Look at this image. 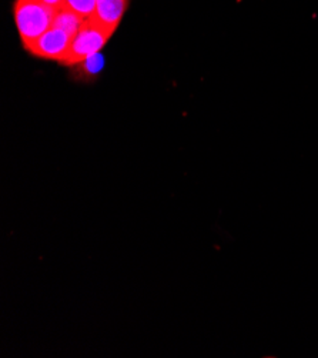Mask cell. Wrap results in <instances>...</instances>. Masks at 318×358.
<instances>
[{
    "label": "cell",
    "mask_w": 318,
    "mask_h": 358,
    "mask_svg": "<svg viewBox=\"0 0 318 358\" xmlns=\"http://www.w3.org/2000/svg\"><path fill=\"white\" fill-rule=\"evenodd\" d=\"M56 9L42 3L41 0H16L13 17L23 48L29 46L43 33L53 27Z\"/></svg>",
    "instance_id": "1"
},
{
    "label": "cell",
    "mask_w": 318,
    "mask_h": 358,
    "mask_svg": "<svg viewBox=\"0 0 318 358\" xmlns=\"http://www.w3.org/2000/svg\"><path fill=\"white\" fill-rule=\"evenodd\" d=\"M112 33L101 29L93 20H86L82 29L72 38L68 52L60 64L66 67H76L82 64L89 57L100 53L112 39Z\"/></svg>",
    "instance_id": "2"
},
{
    "label": "cell",
    "mask_w": 318,
    "mask_h": 358,
    "mask_svg": "<svg viewBox=\"0 0 318 358\" xmlns=\"http://www.w3.org/2000/svg\"><path fill=\"white\" fill-rule=\"evenodd\" d=\"M70 42H72V38H70L66 31L56 27H50L39 39H36L24 49L33 57L62 63V60L66 57L68 52Z\"/></svg>",
    "instance_id": "3"
},
{
    "label": "cell",
    "mask_w": 318,
    "mask_h": 358,
    "mask_svg": "<svg viewBox=\"0 0 318 358\" xmlns=\"http://www.w3.org/2000/svg\"><path fill=\"white\" fill-rule=\"evenodd\" d=\"M129 5L130 0H96V9L90 20L115 34L129 9Z\"/></svg>",
    "instance_id": "4"
},
{
    "label": "cell",
    "mask_w": 318,
    "mask_h": 358,
    "mask_svg": "<svg viewBox=\"0 0 318 358\" xmlns=\"http://www.w3.org/2000/svg\"><path fill=\"white\" fill-rule=\"evenodd\" d=\"M85 23H86V19H83L80 15H78L76 12H73L72 9H68L66 6L57 9L53 19V27L66 31L70 38H73Z\"/></svg>",
    "instance_id": "5"
},
{
    "label": "cell",
    "mask_w": 318,
    "mask_h": 358,
    "mask_svg": "<svg viewBox=\"0 0 318 358\" xmlns=\"http://www.w3.org/2000/svg\"><path fill=\"white\" fill-rule=\"evenodd\" d=\"M64 6L72 9L83 19H92L94 9H96V0H64Z\"/></svg>",
    "instance_id": "6"
},
{
    "label": "cell",
    "mask_w": 318,
    "mask_h": 358,
    "mask_svg": "<svg viewBox=\"0 0 318 358\" xmlns=\"http://www.w3.org/2000/svg\"><path fill=\"white\" fill-rule=\"evenodd\" d=\"M78 67H80L83 70V73L86 75V78H94L100 73V71L104 67V56L100 52V53L89 57L86 62H83Z\"/></svg>",
    "instance_id": "7"
},
{
    "label": "cell",
    "mask_w": 318,
    "mask_h": 358,
    "mask_svg": "<svg viewBox=\"0 0 318 358\" xmlns=\"http://www.w3.org/2000/svg\"><path fill=\"white\" fill-rule=\"evenodd\" d=\"M41 2L53 8V9H56V10L64 6V0H41Z\"/></svg>",
    "instance_id": "8"
}]
</instances>
